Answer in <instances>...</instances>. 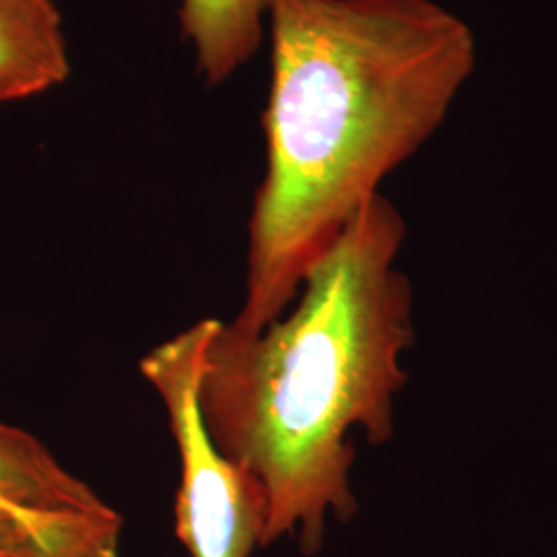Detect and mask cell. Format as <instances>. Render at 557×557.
<instances>
[{
    "mask_svg": "<svg viewBox=\"0 0 557 557\" xmlns=\"http://www.w3.org/2000/svg\"><path fill=\"white\" fill-rule=\"evenodd\" d=\"M267 174L232 331L259 333L382 180L444 124L478 66L471 25L434 0H269Z\"/></svg>",
    "mask_w": 557,
    "mask_h": 557,
    "instance_id": "1",
    "label": "cell"
},
{
    "mask_svg": "<svg viewBox=\"0 0 557 557\" xmlns=\"http://www.w3.org/2000/svg\"><path fill=\"white\" fill-rule=\"evenodd\" d=\"M407 225L376 195L304 275L289 310L259 333L225 322L209 341L200 413L221 453L267 496L264 547L296 537L322 545L329 517L358 512L351 434L384 444L407 386L416 338L413 289L397 269Z\"/></svg>",
    "mask_w": 557,
    "mask_h": 557,
    "instance_id": "2",
    "label": "cell"
},
{
    "mask_svg": "<svg viewBox=\"0 0 557 557\" xmlns=\"http://www.w3.org/2000/svg\"><path fill=\"white\" fill-rule=\"evenodd\" d=\"M220 320L205 319L158 345L140 372L160 393L180 453L176 535L190 557H250L264 547L267 496L225 457L200 413L202 356Z\"/></svg>",
    "mask_w": 557,
    "mask_h": 557,
    "instance_id": "3",
    "label": "cell"
},
{
    "mask_svg": "<svg viewBox=\"0 0 557 557\" xmlns=\"http://www.w3.org/2000/svg\"><path fill=\"white\" fill-rule=\"evenodd\" d=\"M122 517L29 432L0 421V557H120Z\"/></svg>",
    "mask_w": 557,
    "mask_h": 557,
    "instance_id": "4",
    "label": "cell"
},
{
    "mask_svg": "<svg viewBox=\"0 0 557 557\" xmlns=\"http://www.w3.org/2000/svg\"><path fill=\"white\" fill-rule=\"evenodd\" d=\"M71 71L54 0H0V103L29 100Z\"/></svg>",
    "mask_w": 557,
    "mask_h": 557,
    "instance_id": "5",
    "label": "cell"
},
{
    "mask_svg": "<svg viewBox=\"0 0 557 557\" xmlns=\"http://www.w3.org/2000/svg\"><path fill=\"white\" fill-rule=\"evenodd\" d=\"M269 0H184L180 20L209 83L230 79L259 50Z\"/></svg>",
    "mask_w": 557,
    "mask_h": 557,
    "instance_id": "6",
    "label": "cell"
}]
</instances>
